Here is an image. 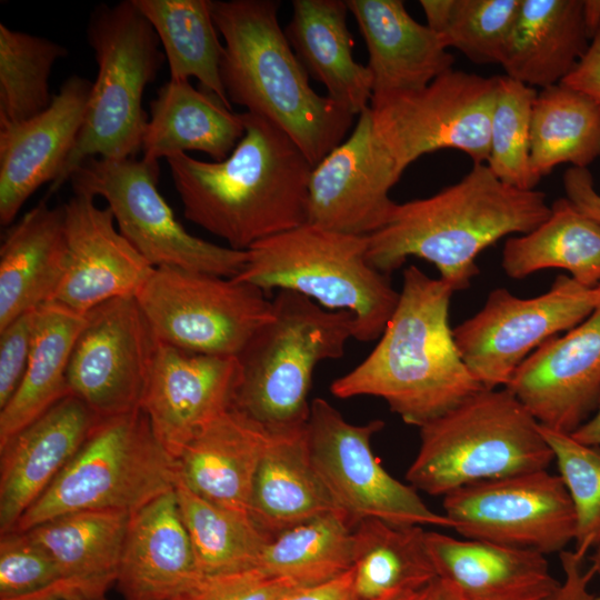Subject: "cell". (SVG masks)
<instances>
[{"label":"cell","instance_id":"obj_22","mask_svg":"<svg viewBox=\"0 0 600 600\" xmlns=\"http://www.w3.org/2000/svg\"><path fill=\"white\" fill-rule=\"evenodd\" d=\"M98 419L70 393L0 446V534L13 530L73 458Z\"/></svg>","mask_w":600,"mask_h":600},{"label":"cell","instance_id":"obj_18","mask_svg":"<svg viewBox=\"0 0 600 600\" xmlns=\"http://www.w3.org/2000/svg\"><path fill=\"white\" fill-rule=\"evenodd\" d=\"M541 424L573 433L600 400V303L536 349L506 387Z\"/></svg>","mask_w":600,"mask_h":600},{"label":"cell","instance_id":"obj_52","mask_svg":"<svg viewBox=\"0 0 600 600\" xmlns=\"http://www.w3.org/2000/svg\"><path fill=\"white\" fill-rule=\"evenodd\" d=\"M351 586L352 572L350 569L328 582L311 587H299L279 600H352Z\"/></svg>","mask_w":600,"mask_h":600},{"label":"cell","instance_id":"obj_30","mask_svg":"<svg viewBox=\"0 0 600 600\" xmlns=\"http://www.w3.org/2000/svg\"><path fill=\"white\" fill-rule=\"evenodd\" d=\"M306 427L274 430L254 478L250 517L269 538L341 512L312 464Z\"/></svg>","mask_w":600,"mask_h":600},{"label":"cell","instance_id":"obj_35","mask_svg":"<svg viewBox=\"0 0 600 600\" xmlns=\"http://www.w3.org/2000/svg\"><path fill=\"white\" fill-rule=\"evenodd\" d=\"M438 576L476 593H501L554 584L546 556L499 543L426 532Z\"/></svg>","mask_w":600,"mask_h":600},{"label":"cell","instance_id":"obj_29","mask_svg":"<svg viewBox=\"0 0 600 600\" xmlns=\"http://www.w3.org/2000/svg\"><path fill=\"white\" fill-rule=\"evenodd\" d=\"M590 41L583 0H521L500 64L507 77L544 89L563 81Z\"/></svg>","mask_w":600,"mask_h":600},{"label":"cell","instance_id":"obj_1","mask_svg":"<svg viewBox=\"0 0 600 600\" xmlns=\"http://www.w3.org/2000/svg\"><path fill=\"white\" fill-rule=\"evenodd\" d=\"M244 134L221 161L179 153L167 160L184 217L246 251L308 222L313 166L273 122L243 112Z\"/></svg>","mask_w":600,"mask_h":600},{"label":"cell","instance_id":"obj_45","mask_svg":"<svg viewBox=\"0 0 600 600\" xmlns=\"http://www.w3.org/2000/svg\"><path fill=\"white\" fill-rule=\"evenodd\" d=\"M299 586L260 568L200 574L171 600H279Z\"/></svg>","mask_w":600,"mask_h":600},{"label":"cell","instance_id":"obj_50","mask_svg":"<svg viewBox=\"0 0 600 600\" xmlns=\"http://www.w3.org/2000/svg\"><path fill=\"white\" fill-rule=\"evenodd\" d=\"M561 83L600 104V27L582 58Z\"/></svg>","mask_w":600,"mask_h":600},{"label":"cell","instance_id":"obj_21","mask_svg":"<svg viewBox=\"0 0 600 600\" xmlns=\"http://www.w3.org/2000/svg\"><path fill=\"white\" fill-rule=\"evenodd\" d=\"M92 83L69 77L39 114L0 128V223L10 224L28 198L61 173L81 130Z\"/></svg>","mask_w":600,"mask_h":600},{"label":"cell","instance_id":"obj_8","mask_svg":"<svg viewBox=\"0 0 600 600\" xmlns=\"http://www.w3.org/2000/svg\"><path fill=\"white\" fill-rule=\"evenodd\" d=\"M87 38L98 74L76 144L50 192L88 158L126 159L141 151L149 120L142 96L166 60L154 29L133 0L98 6Z\"/></svg>","mask_w":600,"mask_h":600},{"label":"cell","instance_id":"obj_37","mask_svg":"<svg viewBox=\"0 0 600 600\" xmlns=\"http://www.w3.org/2000/svg\"><path fill=\"white\" fill-rule=\"evenodd\" d=\"M133 2L151 23L163 47L170 80L196 78L201 89L231 107L220 76L223 44L212 17L211 0Z\"/></svg>","mask_w":600,"mask_h":600},{"label":"cell","instance_id":"obj_11","mask_svg":"<svg viewBox=\"0 0 600 600\" xmlns=\"http://www.w3.org/2000/svg\"><path fill=\"white\" fill-rule=\"evenodd\" d=\"M497 89L498 76L451 69L421 90L374 98V138L401 176L423 154L442 149L487 163Z\"/></svg>","mask_w":600,"mask_h":600},{"label":"cell","instance_id":"obj_12","mask_svg":"<svg viewBox=\"0 0 600 600\" xmlns=\"http://www.w3.org/2000/svg\"><path fill=\"white\" fill-rule=\"evenodd\" d=\"M136 299L160 342L211 356L237 358L272 316L261 289L179 268H154Z\"/></svg>","mask_w":600,"mask_h":600},{"label":"cell","instance_id":"obj_47","mask_svg":"<svg viewBox=\"0 0 600 600\" xmlns=\"http://www.w3.org/2000/svg\"><path fill=\"white\" fill-rule=\"evenodd\" d=\"M559 584V582H558ZM537 586L501 593H476L438 576L430 582L408 591L393 600H540L558 586Z\"/></svg>","mask_w":600,"mask_h":600},{"label":"cell","instance_id":"obj_15","mask_svg":"<svg viewBox=\"0 0 600 600\" xmlns=\"http://www.w3.org/2000/svg\"><path fill=\"white\" fill-rule=\"evenodd\" d=\"M442 507L451 529L466 539L544 556L574 540L571 499L560 476L548 469L461 487L443 497Z\"/></svg>","mask_w":600,"mask_h":600},{"label":"cell","instance_id":"obj_56","mask_svg":"<svg viewBox=\"0 0 600 600\" xmlns=\"http://www.w3.org/2000/svg\"><path fill=\"white\" fill-rule=\"evenodd\" d=\"M597 600H600V596H597Z\"/></svg>","mask_w":600,"mask_h":600},{"label":"cell","instance_id":"obj_4","mask_svg":"<svg viewBox=\"0 0 600 600\" xmlns=\"http://www.w3.org/2000/svg\"><path fill=\"white\" fill-rule=\"evenodd\" d=\"M279 8L277 0H211L224 40L221 81L230 103L273 122L316 166L346 139L356 116L312 89Z\"/></svg>","mask_w":600,"mask_h":600},{"label":"cell","instance_id":"obj_19","mask_svg":"<svg viewBox=\"0 0 600 600\" xmlns=\"http://www.w3.org/2000/svg\"><path fill=\"white\" fill-rule=\"evenodd\" d=\"M63 207L64 272L50 302L84 316L109 300L136 297L154 268L120 233L110 209L87 194Z\"/></svg>","mask_w":600,"mask_h":600},{"label":"cell","instance_id":"obj_46","mask_svg":"<svg viewBox=\"0 0 600 600\" xmlns=\"http://www.w3.org/2000/svg\"><path fill=\"white\" fill-rule=\"evenodd\" d=\"M36 310L24 312L0 329V409L19 388L32 349Z\"/></svg>","mask_w":600,"mask_h":600},{"label":"cell","instance_id":"obj_54","mask_svg":"<svg viewBox=\"0 0 600 600\" xmlns=\"http://www.w3.org/2000/svg\"><path fill=\"white\" fill-rule=\"evenodd\" d=\"M583 16L592 39L600 27V0H583Z\"/></svg>","mask_w":600,"mask_h":600},{"label":"cell","instance_id":"obj_31","mask_svg":"<svg viewBox=\"0 0 600 600\" xmlns=\"http://www.w3.org/2000/svg\"><path fill=\"white\" fill-rule=\"evenodd\" d=\"M420 526L366 519L352 528V600H393L438 577Z\"/></svg>","mask_w":600,"mask_h":600},{"label":"cell","instance_id":"obj_44","mask_svg":"<svg viewBox=\"0 0 600 600\" xmlns=\"http://www.w3.org/2000/svg\"><path fill=\"white\" fill-rule=\"evenodd\" d=\"M62 578L50 553L26 531L0 539V599L37 591Z\"/></svg>","mask_w":600,"mask_h":600},{"label":"cell","instance_id":"obj_10","mask_svg":"<svg viewBox=\"0 0 600 600\" xmlns=\"http://www.w3.org/2000/svg\"><path fill=\"white\" fill-rule=\"evenodd\" d=\"M159 162L136 157L88 158L71 174L74 194L106 200L120 233L153 268H179L226 278L244 268L247 251L189 233L158 190Z\"/></svg>","mask_w":600,"mask_h":600},{"label":"cell","instance_id":"obj_5","mask_svg":"<svg viewBox=\"0 0 600 600\" xmlns=\"http://www.w3.org/2000/svg\"><path fill=\"white\" fill-rule=\"evenodd\" d=\"M353 333L350 312L327 310L300 293L278 290L270 320L237 357L231 408L271 430L306 427L317 364L342 357Z\"/></svg>","mask_w":600,"mask_h":600},{"label":"cell","instance_id":"obj_32","mask_svg":"<svg viewBox=\"0 0 600 600\" xmlns=\"http://www.w3.org/2000/svg\"><path fill=\"white\" fill-rule=\"evenodd\" d=\"M501 267L512 279L562 269L588 288L600 286V224L569 199L559 198L538 227L507 238Z\"/></svg>","mask_w":600,"mask_h":600},{"label":"cell","instance_id":"obj_41","mask_svg":"<svg viewBox=\"0 0 600 600\" xmlns=\"http://www.w3.org/2000/svg\"><path fill=\"white\" fill-rule=\"evenodd\" d=\"M521 0H421L427 26L446 47L479 64L499 63Z\"/></svg>","mask_w":600,"mask_h":600},{"label":"cell","instance_id":"obj_51","mask_svg":"<svg viewBox=\"0 0 600 600\" xmlns=\"http://www.w3.org/2000/svg\"><path fill=\"white\" fill-rule=\"evenodd\" d=\"M566 198L600 224V193L588 168L570 167L563 174Z\"/></svg>","mask_w":600,"mask_h":600},{"label":"cell","instance_id":"obj_3","mask_svg":"<svg viewBox=\"0 0 600 600\" xmlns=\"http://www.w3.org/2000/svg\"><path fill=\"white\" fill-rule=\"evenodd\" d=\"M550 213L546 194L499 180L486 163L473 164L458 182L394 207L388 222L368 236L367 257L390 274L408 258L436 266L454 291L479 273L477 257L500 239L524 234Z\"/></svg>","mask_w":600,"mask_h":600},{"label":"cell","instance_id":"obj_25","mask_svg":"<svg viewBox=\"0 0 600 600\" xmlns=\"http://www.w3.org/2000/svg\"><path fill=\"white\" fill-rule=\"evenodd\" d=\"M273 431L228 409L182 450L179 480L208 501L250 516L254 478Z\"/></svg>","mask_w":600,"mask_h":600},{"label":"cell","instance_id":"obj_14","mask_svg":"<svg viewBox=\"0 0 600 600\" xmlns=\"http://www.w3.org/2000/svg\"><path fill=\"white\" fill-rule=\"evenodd\" d=\"M599 303L600 286L588 288L564 274L532 298L497 288L477 313L453 328V336L474 379L484 389L506 388L536 349L582 322Z\"/></svg>","mask_w":600,"mask_h":600},{"label":"cell","instance_id":"obj_2","mask_svg":"<svg viewBox=\"0 0 600 600\" xmlns=\"http://www.w3.org/2000/svg\"><path fill=\"white\" fill-rule=\"evenodd\" d=\"M454 292L417 266L404 269L398 303L377 346L332 381L331 393L380 398L404 423L420 428L484 389L464 363L449 324Z\"/></svg>","mask_w":600,"mask_h":600},{"label":"cell","instance_id":"obj_53","mask_svg":"<svg viewBox=\"0 0 600 600\" xmlns=\"http://www.w3.org/2000/svg\"><path fill=\"white\" fill-rule=\"evenodd\" d=\"M571 436L584 444L600 447V400L591 417Z\"/></svg>","mask_w":600,"mask_h":600},{"label":"cell","instance_id":"obj_24","mask_svg":"<svg viewBox=\"0 0 600 600\" xmlns=\"http://www.w3.org/2000/svg\"><path fill=\"white\" fill-rule=\"evenodd\" d=\"M200 574L174 489L131 513L116 581L124 600H171Z\"/></svg>","mask_w":600,"mask_h":600},{"label":"cell","instance_id":"obj_55","mask_svg":"<svg viewBox=\"0 0 600 600\" xmlns=\"http://www.w3.org/2000/svg\"><path fill=\"white\" fill-rule=\"evenodd\" d=\"M589 561L590 564L588 569L593 577H600V546L593 550L592 554L589 557Z\"/></svg>","mask_w":600,"mask_h":600},{"label":"cell","instance_id":"obj_20","mask_svg":"<svg viewBox=\"0 0 600 600\" xmlns=\"http://www.w3.org/2000/svg\"><path fill=\"white\" fill-rule=\"evenodd\" d=\"M238 379L236 357L159 343L141 409L157 439L176 460L209 422L232 407Z\"/></svg>","mask_w":600,"mask_h":600},{"label":"cell","instance_id":"obj_42","mask_svg":"<svg viewBox=\"0 0 600 600\" xmlns=\"http://www.w3.org/2000/svg\"><path fill=\"white\" fill-rule=\"evenodd\" d=\"M537 93L534 88L506 74L498 76L486 164L499 180L523 190L539 183L530 163L531 113Z\"/></svg>","mask_w":600,"mask_h":600},{"label":"cell","instance_id":"obj_49","mask_svg":"<svg viewBox=\"0 0 600 600\" xmlns=\"http://www.w3.org/2000/svg\"><path fill=\"white\" fill-rule=\"evenodd\" d=\"M109 588L77 578H60L37 591L0 600H109Z\"/></svg>","mask_w":600,"mask_h":600},{"label":"cell","instance_id":"obj_39","mask_svg":"<svg viewBox=\"0 0 600 600\" xmlns=\"http://www.w3.org/2000/svg\"><path fill=\"white\" fill-rule=\"evenodd\" d=\"M174 493L200 573L258 568L270 538L249 514L208 501L179 479Z\"/></svg>","mask_w":600,"mask_h":600},{"label":"cell","instance_id":"obj_27","mask_svg":"<svg viewBox=\"0 0 600 600\" xmlns=\"http://www.w3.org/2000/svg\"><path fill=\"white\" fill-rule=\"evenodd\" d=\"M243 134V112L232 111L216 94L196 89L189 80H169L150 102L142 158L159 162L161 158L200 151L212 161H221Z\"/></svg>","mask_w":600,"mask_h":600},{"label":"cell","instance_id":"obj_43","mask_svg":"<svg viewBox=\"0 0 600 600\" xmlns=\"http://www.w3.org/2000/svg\"><path fill=\"white\" fill-rule=\"evenodd\" d=\"M559 476L572 502L576 518L574 553L584 559L600 546V450L569 433L540 424Z\"/></svg>","mask_w":600,"mask_h":600},{"label":"cell","instance_id":"obj_34","mask_svg":"<svg viewBox=\"0 0 600 600\" xmlns=\"http://www.w3.org/2000/svg\"><path fill=\"white\" fill-rule=\"evenodd\" d=\"M130 518L128 511L83 510L52 518L26 532L50 553L62 578L110 588L117 581Z\"/></svg>","mask_w":600,"mask_h":600},{"label":"cell","instance_id":"obj_40","mask_svg":"<svg viewBox=\"0 0 600 600\" xmlns=\"http://www.w3.org/2000/svg\"><path fill=\"white\" fill-rule=\"evenodd\" d=\"M67 53L57 42L0 23V128L30 119L50 106L51 69Z\"/></svg>","mask_w":600,"mask_h":600},{"label":"cell","instance_id":"obj_38","mask_svg":"<svg viewBox=\"0 0 600 600\" xmlns=\"http://www.w3.org/2000/svg\"><path fill=\"white\" fill-rule=\"evenodd\" d=\"M352 528L341 512L302 522L268 540L258 568L299 587L328 582L352 568Z\"/></svg>","mask_w":600,"mask_h":600},{"label":"cell","instance_id":"obj_16","mask_svg":"<svg viewBox=\"0 0 600 600\" xmlns=\"http://www.w3.org/2000/svg\"><path fill=\"white\" fill-rule=\"evenodd\" d=\"M159 343L136 297L99 304L86 314L71 352L70 393L99 418L141 409Z\"/></svg>","mask_w":600,"mask_h":600},{"label":"cell","instance_id":"obj_36","mask_svg":"<svg viewBox=\"0 0 600 600\" xmlns=\"http://www.w3.org/2000/svg\"><path fill=\"white\" fill-rule=\"evenodd\" d=\"M600 157V104L562 83L541 89L530 128V163L540 181L563 163L588 168Z\"/></svg>","mask_w":600,"mask_h":600},{"label":"cell","instance_id":"obj_17","mask_svg":"<svg viewBox=\"0 0 600 600\" xmlns=\"http://www.w3.org/2000/svg\"><path fill=\"white\" fill-rule=\"evenodd\" d=\"M401 174L374 138L370 107L351 133L313 166L308 186V222L328 230L370 236L397 204L389 193Z\"/></svg>","mask_w":600,"mask_h":600},{"label":"cell","instance_id":"obj_33","mask_svg":"<svg viewBox=\"0 0 600 600\" xmlns=\"http://www.w3.org/2000/svg\"><path fill=\"white\" fill-rule=\"evenodd\" d=\"M86 314L53 302L36 310L30 359L22 381L0 409V446L70 394L67 372Z\"/></svg>","mask_w":600,"mask_h":600},{"label":"cell","instance_id":"obj_48","mask_svg":"<svg viewBox=\"0 0 600 600\" xmlns=\"http://www.w3.org/2000/svg\"><path fill=\"white\" fill-rule=\"evenodd\" d=\"M559 556L563 578L551 593L540 600H597L590 589L594 577L589 569L583 568L584 559L573 550H563Z\"/></svg>","mask_w":600,"mask_h":600},{"label":"cell","instance_id":"obj_7","mask_svg":"<svg viewBox=\"0 0 600 600\" xmlns=\"http://www.w3.org/2000/svg\"><path fill=\"white\" fill-rule=\"evenodd\" d=\"M234 279L264 292L290 290L327 310L353 316V338L368 342L383 332L399 300L388 274L368 260V236L304 223L249 248Z\"/></svg>","mask_w":600,"mask_h":600},{"label":"cell","instance_id":"obj_13","mask_svg":"<svg viewBox=\"0 0 600 600\" xmlns=\"http://www.w3.org/2000/svg\"><path fill=\"white\" fill-rule=\"evenodd\" d=\"M382 420L354 424L326 399L310 402L307 444L314 469L352 527L366 519L402 526L451 528L410 484L392 477L374 457L371 441Z\"/></svg>","mask_w":600,"mask_h":600},{"label":"cell","instance_id":"obj_9","mask_svg":"<svg viewBox=\"0 0 600 600\" xmlns=\"http://www.w3.org/2000/svg\"><path fill=\"white\" fill-rule=\"evenodd\" d=\"M177 460L142 411L99 418L88 437L12 531L83 510L134 512L174 489Z\"/></svg>","mask_w":600,"mask_h":600},{"label":"cell","instance_id":"obj_6","mask_svg":"<svg viewBox=\"0 0 600 600\" xmlns=\"http://www.w3.org/2000/svg\"><path fill=\"white\" fill-rule=\"evenodd\" d=\"M419 429L406 479L431 496L553 462L539 422L507 388L482 389Z\"/></svg>","mask_w":600,"mask_h":600},{"label":"cell","instance_id":"obj_28","mask_svg":"<svg viewBox=\"0 0 600 600\" xmlns=\"http://www.w3.org/2000/svg\"><path fill=\"white\" fill-rule=\"evenodd\" d=\"M64 207L24 213L0 247V329L52 300L64 272Z\"/></svg>","mask_w":600,"mask_h":600},{"label":"cell","instance_id":"obj_23","mask_svg":"<svg viewBox=\"0 0 600 600\" xmlns=\"http://www.w3.org/2000/svg\"><path fill=\"white\" fill-rule=\"evenodd\" d=\"M368 51L372 99L413 92L453 69L441 37L416 21L401 0H347Z\"/></svg>","mask_w":600,"mask_h":600},{"label":"cell","instance_id":"obj_26","mask_svg":"<svg viewBox=\"0 0 600 600\" xmlns=\"http://www.w3.org/2000/svg\"><path fill=\"white\" fill-rule=\"evenodd\" d=\"M343 0H293L286 27L289 42L309 76L327 97L359 116L372 100V76L353 58V39Z\"/></svg>","mask_w":600,"mask_h":600}]
</instances>
